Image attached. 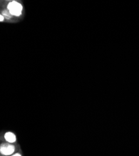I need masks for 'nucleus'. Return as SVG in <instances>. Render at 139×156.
I'll return each instance as SVG.
<instances>
[{
  "label": "nucleus",
  "mask_w": 139,
  "mask_h": 156,
  "mask_svg": "<svg viewBox=\"0 0 139 156\" xmlns=\"http://www.w3.org/2000/svg\"><path fill=\"white\" fill-rule=\"evenodd\" d=\"M8 9L11 14L18 16H20L21 14V10L23 8L20 3L17 1H12L8 5Z\"/></svg>",
  "instance_id": "nucleus-1"
},
{
  "label": "nucleus",
  "mask_w": 139,
  "mask_h": 156,
  "mask_svg": "<svg viewBox=\"0 0 139 156\" xmlns=\"http://www.w3.org/2000/svg\"><path fill=\"white\" fill-rule=\"evenodd\" d=\"M15 151V148L13 145L9 144H3L0 146V153L3 155H9L13 154Z\"/></svg>",
  "instance_id": "nucleus-2"
},
{
  "label": "nucleus",
  "mask_w": 139,
  "mask_h": 156,
  "mask_svg": "<svg viewBox=\"0 0 139 156\" xmlns=\"http://www.w3.org/2000/svg\"><path fill=\"white\" fill-rule=\"evenodd\" d=\"M5 138L8 142H9L10 143H13L16 141L15 135L13 133H10V132H8V133H6L5 134Z\"/></svg>",
  "instance_id": "nucleus-3"
},
{
  "label": "nucleus",
  "mask_w": 139,
  "mask_h": 156,
  "mask_svg": "<svg viewBox=\"0 0 139 156\" xmlns=\"http://www.w3.org/2000/svg\"><path fill=\"white\" fill-rule=\"evenodd\" d=\"M4 20V16L1 14H0V21H3Z\"/></svg>",
  "instance_id": "nucleus-4"
},
{
  "label": "nucleus",
  "mask_w": 139,
  "mask_h": 156,
  "mask_svg": "<svg viewBox=\"0 0 139 156\" xmlns=\"http://www.w3.org/2000/svg\"><path fill=\"white\" fill-rule=\"evenodd\" d=\"M12 156H21V155L20 154H15L13 155H12Z\"/></svg>",
  "instance_id": "nucleus-5"
}]
</instances>
